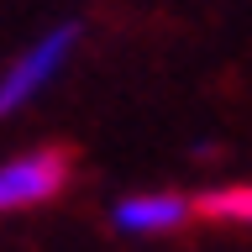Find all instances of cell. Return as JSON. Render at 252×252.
Listing matches in <instances>:
<instances>
[{
  "label": "cell",
  "mask_w": 252,
  "mask_h": 252,
  "mask_svg": "<svg viewBox=\"0 0 252 252\" xmlns=\"http://www.w3.org/2000/svg\"><path fill=\"white\" fill-rule=\"evenodd\" d=\"M79 42H84V21H58V27L37 32L5 68H0V121H16L27 105H37L58 74L74 63Z\"/></svg>",
  "instance_id": "6da1fadb"
},
{
  "label": "cell",
  "mask_w": 252,
  "mask_h": 252,
  "mask_svg": "<svg viewBox=\"0 0 252 252\" xmlns=\"http://www.w3.org/2000/svg\"><path fill=\"white\" fill-rule=\"evenodd\" d=\"M68 179H74L68 147H27V153L0 158V216H21V210L58 200Z\"/></svg>",
  "instance_id": "7a4b0ae2"
},
{
  "label": "cell",
  "mask_w": 252,
  "mask_h": 252,
  "mask_svg": "<svg viewBox=\"0 0 252 252\" xmlns=\"http://www.w3.org/2000/svg\"><path fill=\"white\" fill-rule=\"evenodd\" d=\"M194 216L216 220V226H252V179L200 189L194 194Z\"/></svg>",
  "instance_id": "277c9868"
},
{
  "label": "cell",
  "mask_w": 252,
  "mask_h": 252,
  "mask_svg": "<svg viewBox=\"0 0 252 252\" xmlns=\"http://www.w3.org/2000/svg\"><path fill=\"white\" fill-rule=\"evenodd\" d=\"M194 220V194L179 189H137L110 205V231L121 236H173Z\"/></svg>",
  "instance_id": "3957f363"
}]
</instances>
